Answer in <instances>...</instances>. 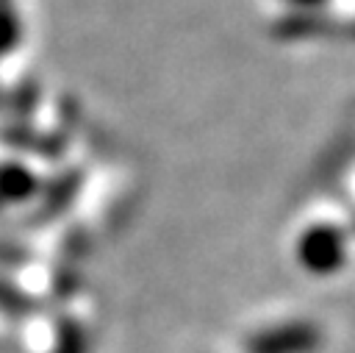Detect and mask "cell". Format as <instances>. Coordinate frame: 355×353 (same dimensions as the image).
Here are the masks:
<instances>
[{"label": "cell", "instance_id": "1", "mask_svg": "<svg viewBox=\"0 0 355 353\" xmlns=\"http://www.w3.org/2000/svg\"><path fill=\"white\" fill-rule=\"evenodd\" d=\"M319 347V331L305 322L261 331L250 339L247 353H313Z\"/></svg>", "mask_w": 355, "mask_h": 353}]
</instances>
